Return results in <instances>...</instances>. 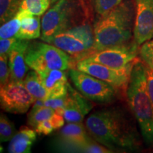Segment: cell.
<instances>
[{"instance_id": "obj_1", "label": "cell", "mask_w": 153, "mask_h": 153, "mask_svg": "<svg viewBox=\"0 0 153 153\" xmlns=\"http://www.w3.org/2000/svg\"><path fill=\"white\" fill-rule=\"evenodd\" d=\"M89 135L94 140L116 151L139 148L140 139L123 109L116 106L101 108L91 114L85 123Z\"/></svg>"}, {"instance_id": "obj_2", "label": "cell", "mask_w": 153, "mask_h": 153, "mask_svg": "<svg viewBox=\"0 0 153 153\" xmlns=\"http://www.w3.org/2000/svg\"><path fill=\"white\" fill-rule=\"evenodd\" d=\"M134 14V4L131 0H123L112 10L100 16L94 26V51L130 43L133 32Z\"/></svg>"}, {"instance_id": "obj_3", "label": "cell", "mask_w": 153, "mask_h": 153, "mask_svg": "<svg viewBox=\"0 0 153 153\" xmlns=\"http://www.w3.org/2000/svg\"><path fill=\"white\" fill-rule=\"evenodd\" d=\"M126 94L145 145L153 147V107L148 94L146 66L140 61L134 63Z\"/></svg>"}, {"instance_id": "obj_4", "label": "cell", "mask_w": 153, "mask_h": 153, "mask_svg": "<svg viewBox=\"0 0 153 153\" xmlns=\"http://www.w3.org/2000/svg\"><path fill=\"white\" fill-rule=\"evenodd\" d=\"M44 42L52 44L70 55L73 60L74 68L78 61L94 51V28L88 23H83L57 33Z\"/></svg>"}, {"instance_id": "obj_5", "label": "cell", "mask_w": 153, "mask_h": 153, "mask_svg": "<svg viewBox=\"0 0 153 153\" xmlns=\"http://www.w3.org/2000/svg\"><path fill=\"white\" fill-rule=\"evenodd\" d=\"M81 7L74 0H58L43 14L41 20V40L45 41L56 34L83 24Z\"/></svg>"}, {"instance_id": "obj_6", "label": "cell", "mask_w": 153, "mask_h": 153, "mask_svg": "<svg viewBox=\"0 0 153 153\" xmlns=\"http://www.w3.org/2000/svg\"><path fill=\"white\" fill-rule=\"evenodd\" d=\"M26 61L28 66L36 72L74 68L73 60L70 55L46 42L29 41Z\"/></svg>"}, {"instance_id": "obj_7", "label": "cell", "mask_w": 153, "mask_h": 153, "mask_svg": "<svg viewBox=\"0 0 153 153\" xmlns=\"http://www.w3.org/2000/svg\"><path fill=\"white\" fill-rule=\"evenodd\" d=\"M69 76L76 89L94 102L108 104L117 96L118 91L109 84L77 69L70 68Z\"/></svg>"}, {"instance_id": "obj_8", "label": "cell", "mask_w": 153, "mask_h": 153, "mask_svg": "<svg viewBox=\"0 0 153 153\" xmlns=\"http://www.w3.org/2000/svg\"><path fill=\"white\" fill-rule=\"evenodd\" d=\"M135 60L124 68H113L82 59L76 63L74 68L107 82L116 90H124L127 89L132 69Z\"/></svg>"}, {"instance_id": "obj_9", "label": "cell", "mask_w": 153, "mask_h": 153, "mask_svg": "<svg viewBox=\"0 0 153 153\" xmlns=\"http://www.w3.org/2000/svg\"><path fill=\"white\" fill-rule=\"evenodd\" d=\"M36 99L25 87L23 81H9L0 89L1 109L15 114L26 113Z\"/></svg>"}, {"instance_id": "obj_10", "label": "cell", "mask_w": 153, "mask_h": 153, "mask_svg": "<svg viewBox=\"0 0 153 153\" xmlns=\"http://www.w3.org/2000/svg\"><path fill=\"white\" fill-rule=\"evenodd\" d=\"M138 46L135 41L130 42L124 45L94 51L84 60L113 68H122L135 60L139 53Z\"/></svg>"}, {"instance_id": "obj_11", "label": "cell", "mask_w": 153, "mask_h": 153, "mask_svg": "<svg viewBox=\"0 0 153 153\" xmlns=\"http://www.w3.org/2000/svg\"><path fill=\"white\" fill-rule=\"evenodd\" d=\"M133 37L137 45L153 37V0H135Z\"/></svg>"}, {"instance_id": "obj_12", "label": "cell", "mask_w": 153, "mask_h": 153, "mask_svg": "<svg viewBox=\"0 0 153 153\" xmlns=\"http://www.w3.org/2000/svg\"><path fill=\"white\" fill-rule=\"evenodd\" d=\"M88 133L82 123H68L59 133L58 144L62 150L83 152L86 145L92 141Z\"/></svg>"}, {"instance_id": "obj_13", "label": "cell", "mask_w": 153, "mask_h": 153, "mask_svg": "<svg viewBox=\"0 0 153 153\" xmlns=\"http://www.w3.org/2000/svg\"><path fill=\"white\" fill-rule=\"evenodd\" d=\"M69 101L62 112V116L68 123H81L85 116L92 109L93 104L81 93L77 92L69 84Z\"/></svg>"}, {"instance_id": "obj_14", "label": "cell", "mask_w": 153, "mask_h": 153, "mask_svg": "<svg viewBox=\"0 0 153 153\" xmlns=\"http://www.w3.org/2000/svg\"><path fill=\"white\" fill-rule=\"evenodd\" d=\"M29 43L28 40L18 39L9 55L10 81H24L28 68L26 61V53Z\"/></svg>"}, {"instance_id": "obj_15", "label": "cell", "mask_w": 153, "mask_h": 153, "mask_svg": "<svg viewBox=\"0 0 153 153\" xmlns=\"http://www.w3.org/2000/svg\"><path fill=\"white\" fill-rule=\"evenodd\" d=\"M65 70H48L37 72L42 83L49 94L48 99L63 97L68 93V85Z\"/></svg>"}, {"instance_id": "obj_16", "label": "cell", "mask_w": 153, "mask_h": 153, "mask_svg": "<svg viewBox=\"0 0 153 153\" xmlns=\"http://www.w3.org/2000/svg\"><path fill=\"white\" fill-rule=\"evenodd\" d=\"M17 14L22 17V24L16 37L22 40L36 39L41 34V23L39 16H35L26 11L19 10Z\"/></svg>"}, {"instance_id": "obj_17", "label": "cell", "mask_w": 153, "mask_h": 153, "mask_svg": "<svg viewBox=\"0 0 153 153\" xmlns=\"http://www.w3.org/2000/svg\"><path fill=\"white\" fill-rule=\"evenodd\" d=\"M36 131L22 126L9 142L8 152L10 153H29L36 140Z\"/></svg>"}, {"instance_id": "obj_18", "label": "cell", "mask_w": 153, "mask_h": 153, "mask_svg": "<svg viewBox=\"0 0 153 153\" xmlns=\"http://www.w3.org/2000/svg\"><path fill=\"white\" fill-rule=\"evenodd\" d=\"M25 87L36 99L46 100L48 99V91L42 83L39 74L36 70L29 71L25 76L24 81Z\"/></svg>"}, {"instance_id": "obj_19", "label": "cell", "mask_w": 153, "mask_h": 153, "mask_svg": "<svg viewBox=\"0 0 153 153\" xmlns=\"http://www.w3.org/2000/svg\"><path fill=\"white\" fill-rule=\"evenodd\" d=\"M55 113L56 111L53 108L45 106L38 109L31 108L28 115V124L30 127L35 129L38 123L44 120L51 119Z\"/></svg>"}, {"instance_id": "obj_20", "label": "cell", "mask_w": 153, "mask_h": 153, "mask_svg": "<svg viewBox=\"0 0 153 153\" xmlns=\"http://www.w3.org/2000/svg\"><path fill=\"white\" fill-rule=\"evenodd\" d=\"M51 0H22L19 10L26 11L35 16H41L46 12Z\"/></svg>"}, {"instance_id": "obj_21", "label": "cell", "mask_w": 153, "mask_h": 153, "mask_svg": "<svg viewBox=\"0 0 153 153\" xmlns=\"http://www.w3.org/2000/svg\"><path fill=\"white\" fill-rule=\"evenodd\" d=\"M22 0H0V22H8L16 16Z\"/></svg>"}, {"instance_id": "obj_22", "label": "cell", "mask_w": 153, "mask_h": 153, "mask_svg": "<svg viewBox=\"0 0 153 153\" xmlns=\"http://www.w3.org/2000/svg\"><path fill=\"white\" fill-rule=\"evenodd\" d=\"M21 24H22V17L16 14L14 18L1 24L0 28L1 39L16 37V35L21 27Z\"/></svg>"}, {"instance_id": "obj_23", "label": "cell", "mask_w": 153, "mask_h": 153, "mask_svg": "<svg viewBox=\"0 0 153 153\" xmlns=\"http://www.w3.org/2000/svg\"><path fill=\"white\" fill-rule=\"evenodd\" d=\"M17 133L14 123L4 114L0 117V140L1 143L10 141Z\"/></svg>"}, {"instance_id": "obj_24", "label": "cell", "mask_w": 153, "mask_h": 153, "mask_svg": "<svg viewBox=\"0 0 153 153\" xmlns=\"http://www.w3.org/2000/svg\"><path fill=\"white\" fill-rule=\"evenodd\" d=\"M123 0H92L94 9L101 16L119 5Z\"/></svg>"}, {"instance_id": "obj_25", "label": "cell", "mask_w": 153, "mask_h": 153, "mask_svg": "<svg viewBox=\"0 0 153 153\" xmlns=\"http://www.w3.org/2000/svg\"><path fill=\"white\" fill-rule=\"evenodd\" d=\"M139 54L146 65L153 70V40L142 44L139 50Z\"/></svg>"}, {"instance_id": "obj_26", "label": "cell", "mask_w": 153, "mask_h": 153, "mask_svg": "<svg viewBox=\"0 0 153 153\" xmlns=\"http://www.w3.org/2000/svg\"><path fill=\"white\" fill-rule=\"evenodd\" d=\"M69 101L68 93L63 97H57V98H51L44 100V105L45 106L51 107L55 110V111L62 116L63 110L67 106Z\"/></svg>"}, {"instance_id": "obj_27", "label": "cell", "mask_w": 153, "mask_h": 153, "mask_svg": "<svg viewBox=\"0 0 153 153\" xmlns=\"http://www.w3.org/2000/svg\"><path fill=\"white\" fill-rule=\"evenodd\" d=\"M9 56L1 55L0 57V85L3 87L10 81V70L8 63Z\"/></svg>"}, {"instance_id": "obj_28", "label": "cell", "mask_w": 153, "mask_h": 153, "mask_svg": "<svg viewBox=\"0 0 153 153\" xmlns=\"http://www.w3.org/2000/svg\"><path fill=\"white\" fill-rule=\"evenodd\" d=\"M19 38L16 37L3 38L0 41V54L1 55H9L12 49L14 48L15 44L18 41Z\"/></svg>"}, {"instance_id": "obj_29", "label": "cell", "mask_w": 153, "mask_h": 153, "mask_svg": "<svg viewBox=\"0 0 153 153\" xmlns=\"http://www.w3.org/2000/svg\"><path fill=\"white\" fill-rule=\"evenodd\" d=\"M36 133L38 134H43V135H48L51 133L55 130L54 126H53L52 122L51 120H46L39 123L34 129Z\"/></svg>"}, {"instance_id": "obj_30", "label": "cell", "mask_w": 153, "mask_h": 153, "mask_svg": "<svg viewBox=\"0 0 153 153\" xmlns=\"http://www.w3.org/2000/svg\"><path fill=\"white\" fill-rule=\"evenodd\" d=\"M146 73L148 94L153 107V70L146 66Z\"/></svg>"}, {"instance_id": "obj_31", "label": "cell", "mask_w": 153, "mask_h": 153, "mask_svg": "<svg viewBox=\"0 0 153 153\" xmlns=\"http://www.w3.org/2000/svg\"><path fill=\"white\" fill-rule=\"evenodd\" d=\"M51 3H52V4H55V2H57L58 0H51Z\"/></svg>"}]
</instances>
